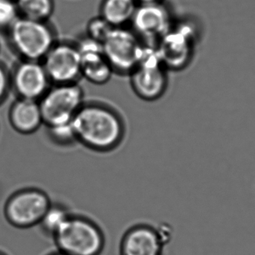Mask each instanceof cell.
<instances>
[{"label":"cell","mask_w":255,"mask_h":255,"mask_svg":"<svg viewBox=\"0 0 255 255\" xmlns=\"http://www.w3.org/2000/svg\"><path fill=\"white\" fill-rule=\"evenodd\" d=\"M50 83L41 61L23 60L11 75V86L20 98L39 101Z\"/></svg>","instance_id":"cell-10"},{"label":"cell","mask_w":255,"mask_h":255,"mask_svg":"<svg viewBox=\"0 0 255 255\" xmlns=\"http://www.w3.org/2000/svg\"><path fill=\"white\" fill-rule=\"evenodd\" d=\"M8 29L11 46L23 60L41 62L56 44L54 32L46 21L19 17Z\"/></svg>","instance_id":"cell-3"},{"label":"cell","mask_w":255,"mask_h":255,"mask_svg":"<svg viewBox=\"0 0 255 255\" xmlns=\"http://www.w3.org/2000/svg\"><path fill=\"white\" fill-rule=\"evenodd\" d=\"M9 119L17 132L23 134L35 132L44 122L39 101L19 98L11 106Z\"/></svg>","instance_id":"cell-14"},{"label":"cell","mask_w":255,"mask_h":255,"mask_svg":"<svg viewBox=\"0 0 255 255\" xmlns=\"http://www.w3.org/2000/svg\"><path fill=\"white\" fill-rule=\"evenodd\" d=\"M49 255H69L68 254L64 253V252H60V251H58V252H55V253L50 254Z\"/></svg>","instance_id":"cell-23"},{"label":"cell","mask_w":255,"mask_h":255,"mask_svg":"<svg viewBox=\"0 0 255 255\" xmlns=\"http://www.w3.org/2000/svg\"><path fill=\"white\" fill-rule=\"evenodd\" d=\"M156 46L143 44L136 68L130 73L131 84L136 95L151 101L159 98L166 86V77Z\"/></svg>","instance_id":"cell-6"},{"label":"cell","mask_w":255,"mask_h":255,"mask_svg":"<svg viewBox=\"0 0 255 255\" xmlns=\"http://www.w3.org/2000/svg\"><path fill=\"white\" fill-rule=\"evenodd\" d=\"M165 235L146 225L132 227L125 232L120 244V255H161Z\"/></svg>","instance_id":"cell-12"},{"label":"cell","mask_w":255,"mask_h":255,"mask_svg":"<svg viewBox=\"0 0 255 255\" xmlns=\"http://www.w3.org/2000/svg\"><path fill=\"white\" fill-rule=\"evenodd\" d=\"M53 239L58 251L69 255H100L105 246L100 227L77 215H70Z\"/></svg>","instance_id":"cell-2"},{"label":"cell","mask_w":255,"mask_h":255,"mask_svg":"<svg viewBox=\"0 0 255 255\" xmlns=\"http://www.w3.org/2000/svg\"><path fill=\"white\" fill-rule=\"evenodd\" d=\"M193 32L189 26L175 30L170 29L156 45L162 65L172 68L184 66L190 57L191 41Z\"/></svg>","instance_id":"cell-13"},{"label":"cell","mask_w":255,"mask_h":255,"mask_svg":"<svg viewBox=\"0 0 255 255\" xmlns=\"http://www.w3.org/2000/svg\"><path fill=\"white\" fill-rule=\"evenodd\" d=\"M138 4L149 3V2H159V0H135Z\"/></svg>","instance_id":"cell-22"},{"label":"cell","mask_w":255,"mask_h":255,"mask_svg":"<svg viewBox=\"0 0 255 255\" xmlns=\"http://www.w3.org/2000/svg\"><path fill=\"white\" fill-rule=\"evenodd\" d=\"M10 87L11 75L2 65H0V103L5 99Z\"/></svg>","instance_id":"cell-21"},{"label":"cell","mask_w":255,"mask_h":255,"mask_svg":"<svg viewBox=\"0 0 255 255\" xmlns=\"http://www.w3.org/2000/svg\"><path fill=\"white\" fill-rule=\"evenodd\" d=\"M72 125L77 140L97 151L112 150L123 138L121 118L111 109L100 104H83Z\"/></svg>","instance_id":"cell-1"},{"label":"cell","mask_w":255,"mask_h":255,"mask_svg":"<svg viewBox=\"0 0 255 255\" xmlns=\"http://www.w3.org/2000/svg\"><path fill=\"white\" fill-rule=\"evenodd\" d=\"M20 17L47 21L54 11L53 0H14Z\"/></svg>","instance_id":"cell-16"},{"label":"cell","mask_w":255,"mask_h":255,"mask_svg":"<svg viewBox=\"0 0 255 255\" xmlns=\"http://www.w3.org/2000/svg\"><path fill=\"white\" fill-rule=\"evenodd\" d=\"M81 60V76L94 84L108 82L114 72L101 43L86 36L76 44Z\"/></svg>","instance_id":"cell-11"},{"label":"cell","mask_w":255,"mask_h":255,"mask_svg":"<svg viewBox=\"0 0 255 255\" xmlns=\"http://www.w3.org/2000/svg\"><path fill=\"white\" fill-rule=\"evenodd\" d=\"M52 139L58 144H69L77 140L72 122L49 128Z\"/></svg>","instance_id":"cell-20"},{"label":"cell","mask_w":255,"mask_h":255,"mask_svg":"<svg viewBox=\"0 0 255 255\" xmlns=\"http://www.w3.org/2000/svg\"><path fill=\"white\" fill-rule=\"evenodd\" d=\"M53 203L41 189L27 188L14 192L4 207V215L10 225L20 229L39 225Z\"/></svg>","instance_id":"cell-5"},{"label":"cell","mask_w":255,"mask_h":255,"mask_svg":"<svg viewBox=\"0 0 255 255\" xmlns=\"http://www.w3.org/2000/svg\"><path fill=\"white\" fill-rule=\"evenodd\" d=\"M41 62L53 84L76 83L81 76V60L75 44L56 42Z\"/></svg>","instance_id":"cell-8"},{"label":"cell","mask_w":255,"mask_h":255,"mask_svg":"<svg viewBox=\"0 0 255 255\" xmlns=\"http://www.w3.org/2000/svg\"><path fill=\"white\" fill-rule=\"evenodd\" d=\"M19 17L14 0H0V29H8Z\"/></svg>","instance_id":"cell-19"},{"label":"cell","mask_w":255,"mask_h":255,"mask_svg":"<svg viewBox=\"0 0 255 255\" xmlns=\"http://www.w3.org/2000/svg\"><path fill=\"white\" fill-rule=\"evenodd\" d=\"M0 255H5V254L2 253V252H0Z\"/></svg>","instance_id":"cell-24"},{"label":"cell","mask_w":255,"mask_h":255,"mask_svg":"<svg viewBox=\"0 0 255 255\" xmlns=\"http://www.w3.org/2000/svg\"><path fill=\"white\" fill-rule=\"evenodd\" d=\"M138 4L135 0H103L101 16L113 27L130 23Z\"/></svg>","instance_id":"cell-15"},{"label":"cell","mask_w":255,"mask_h":255,"mask_svg":"<svg viewBox=\"0 0 255 255\" xmlns=\"http://www.w3.org/2000/svg\"><path fill=\"white\" fill-rule=\"evenodd\" d=\"M143 41L132 30L114 27L102 43L104 54L114 71L130 74L138 64Z\"/></svg>","instance_id":"cell-7"},{"label":"cell","mask_w":255,"mask_h":255,"mask_svg":"<svg viewBox=\"0 0 255 255\" xmlns=\"http://www.w3.org/2000/svg\"><path fill=\"white\" fill-rule=\"evenodd\" d=\"M113 28L101 15L94 17L87 25V37L102 44Z\"/></svg>","instance_id":"cell-18"},{"label":"cell","mask_w":255,"mask_h":255,"mask_svg":"<svg viewBox=\"0 0 255 255\" xmlns=\"http://www.w3.org/2000/svg\"><path fill=\"white\" fill-rule=\"evenodd\" d=\"M84 92L76 83L54 84L39 100L44 123L50 127L72 122L83 107Z\"/></svg>","instance_id":"cell-4"},{"label":"cell","mask_w":255,"mask_h":255,"mask_svg":"<svg viewBox=\"0 0 255 255\" xmlns=\"http://www.w3.org/2000/svg\"><path fill=\"white\" fill-rule=\"evenodd\" d=\"M130 23L132 30L146 44L158 42L170 30L169 14L159 2L138 4Z\"/></svg>","instance_id":"cell-9"},{"label":"cell","mask_w":255,"mask_h":255,"mask_svg":"<svg viewBox=\"0 0 255 255\" xmlns=\"http://www.w3.org/2000/svg\"><path fill=\"white\" fill-rule=\"evenodd\" d=\"M70 215L71 213L63 206L52 204L40 222V227L44 234L53 238Z\"/></svg>","instance_id":"cell-17"}]
</instances>
